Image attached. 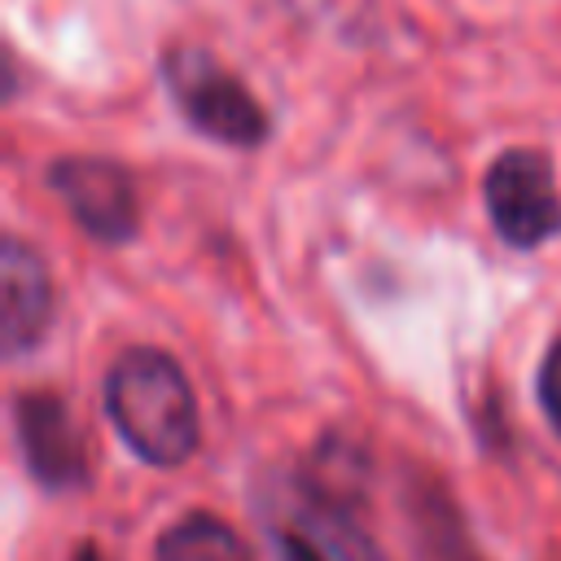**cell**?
I'll use <instances>...</instances> for the list:
<instances>
[{
    "mask_svg": "<svg viewBox=\"0 0 561 561\" xmlns=\"http://www.w3.org/2000/svg\"><path fill=\"white\" fill-rule=\"evenodd\" d=\"M276 548L285 561H337L333 552H324L307 530H276Z\"/></svg>",
    "mask_w": 561,
    "mask_h": 561,
    "instance_id": "obj_9",
    "label": "cell"
},
{
    "mask_svg": "<svg viewBox=\"0 0 561 561\" xmlns=\"http://www.w3.org/2000/svg\"><path fill=\"white\" fill-rule=\"evenodd\" d=\"M167 83H171V96L180 101L184 118L197 131H206L210 140L245 149V145H259L267 136L263 105L250 96V88L237 75H228L206 53H197V48L171 53L167 57Z\"/></svg>",
    "mask_w": 561,
    "mask_h": 561,
    "instance_id": "obj_2",
    "label": "cell"
},
{
    "mask_svg": "<svg viewBox=\"0 0 561 561\" xmlns=\"http://www.w3.org/2000/svg\"><path fill=\"white\" fill-rule=\"evenodd\" d=\"M70 561H105V557H101V552H96L92 543H79V552H75Z\"/></svg>",
    "mask_w": 561,
    "mask_h": 561,
    "instance_id": "obj_10",
    "label": "cell"
},
{
    "mask_svg": "<svg viewBox=\"0 0 561 561\" xmlns=\"http://www.w3.org/2000/svg\"><path fill=\"white\" fill-rule=\"evenodd\" d=\"M48 184L88 237H96L105 245H123V241L136 237L140 206H136L131 175L118 162H110V158H61V162H53Z\"/></svg>",
    "mask_w": 561,
    "mask_h": 561,
    "instance_id": "obj_4",
    "label": "cell"
},
{
    "mask_svg": "<svg viewBox=\"0 0 561 561\" xmlns=\"http://www.w3.org/2000/svg\"><path fill=\"white\" fill-rule=\"evenodd\" d=\"M539 408H543L548 425L561 434V337L548 346V355L539 364Z\"/></svg>",
    "mask_w": 561,
    "mask_h": 561,
    "instance_id": "obj_8",
    "label": "cell"
},
{
    "mask_svg": "<svg viewBox=\"0 0 561 561\" xmlns=\"http://www.w3.org/2000/svg\"><path fill=\"white\" fill-rule=\"evenodd\" d=\"M0 342L9 355L31 351L53 324V276L48 263L18 237L0 250Z\"/></svg>",
    "mask_w": 561,
    "mask_h": 561,
    "instance_id": "obj_6",
    "label": "cell"
},
{
    "mask_svg": "<svg viewBox=\"0 0 561 561\" xmlns=\"http://www.w3.org/2000/svg\"><path fill=\"white\" fill-rule=\"evenodd\" d=\"M13 425H18V447L26 456L31 478H39L48 491H75L88 482V443L57 394H44V390L18 394Z\"/></svg>",
    "mask_w": 561,
    "mask_h": 561,
    "instance_id": "obj_5",
    "label": "cell"
},
{
    "mask_svg": "<svg viewBox=\"0 0 561 561\" xmlns=\"http://www.w3.org/2000/svg\"><path fill=\"white\" fill-rule=\"evenodd\" d=\"M153 561H254L245 539L210 513H184L158 539Z\"/></svg>",
    "mask_w": 561,
    "mask_h": 561,
    "instance_id": "obj_7",
    "label": "cell"
},
{
    "mask_svg": "<svg viewBox=\"0 0 561 561\" xmlns=\"http://www.w3.org/2000/svg\"><path fill=\"white\" fill-rule=\"evenodd\" d=\"M482 188H486V215L508 245L535 250L561 232V193L543 153L535 149L500 153Z\"/></svg>",
    "mask_w": 561,
    "mask_h": 561,
    "instance_id": "obj_3",
    "label": "cell"
},
{
    "mask_svg": "<svg viewBox=\"0 0 561 561\" xmlns=\"http://www.w3.org/2000/svg\"><path fill=\"white\" fill-rule=\"evenodd\" d=\"M105 412L118 438L149 465H184L197 451V399L184 368L153 351L131 346L105 373Z\"/></svg>",
    "mask_w": 561,
    "mask_h": 561,
    "instance_id": "obj_1",
    "label": "cell"
}]
</instances>
